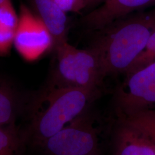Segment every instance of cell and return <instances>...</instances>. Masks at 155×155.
Returning <instances> with one entry per match:
<instances>
[{
  "mask_svg": "<svg viewBox=\"0 0 155 155\" xmlns=\"http://www.w3.org/2000/svg\"><path fill=\"white\" fill-rule=\"evenodd\" d=\"M154 107H155V85L149 89L142 96L134 106L133 110L129 114L140 111L150 109Z\"/></svg>",
  "mask_w": 155,
  "mask_h": 155,
  "instance_id": "cell-15",
  "label": "cell"
},
{
  "mask_svg": "<svg viewBox=\"0 0 155 155\" xmlns=\"http://www.w3.org/2000/svg\"><path fill=\"white\" fill-rule=\"evenodd\" d=\"M112 152L113 155H155L149 139L119 118L113 133Z\"/></svg>",
  "mask_w": 155,
  "mask_h": 155,
  "instance_id": "cell-8",
  "label": "cell"
},
{
  "mask_svg": "<svg viewBox=\"0 0 155 155\" xmlns=\"http://www.w3.org/2000/svg\"><path fill=\"white\" fill-rule=\"evenodd\" d=\"M105 0H84L87 7H91L103 3Z\"/></svg>",
  "mask_w": 155,
  "mask_h": 155,
  "instance_id": "cell-17",
  "label": "cell"
},
{
  "mask_svg": "<svg viewBox=\"0 0 155 155\" xmlns=\"http://www.w3.org/2000/svg\"><path fill=\"white\" fill-rule=\"evenodd\" d=\"M25 139L13 124L0 125V155H21Z\"/></svg>",
  "mask_w": 155,
  "mask_h": 155,
  "instance_id": "cell-12",
  "label": "cell"
},
{
  "mask_svg": "<svg viewBox=\"0 0 155 155\" xmlns=\"http://www.w3.org/2000/svg\"><path fill=\"white\" fill-rule=\"evenodd\" d=\"M125 76L114 94V103L118 117L130 114L138 101L155 86V61Z\"/></svg>",
  "mask_w": 155,
  "mask_h": 155,
  "instance_id": "cell-6",
  "label": "cell"
},
{
  "mask_svg": "<svg viewBox=\"0 0 155 155\" xmlns=\"http://www.w3.org/2000/svg\"><path fill=\"white\" fill-rule=\"evenodd\" d=\"M13 45L26 61L38 60L51 48L54 41L50 33L36 13L21 4Z\"/></svg>",
  "mask_w": 155,
  "mask_h": 155,
  "instance_id": "cell-5",
  "label": "cell"
},
{
  "mask_svg": "<svg viewBox=\"0 0 155 155\" xmlns=\"http://www.w3.org/2000/svg\"><path fill=\"white\" fill-rule=\"evenodd\" d=\"M155 29V6L124 17L96 31L97 51L106 76L125 74L146 47Z\"/></svg>",
  "mask_w": 155,
  "mask_h": 155,
  "instance_id": "cell-1",
  "label": "cell"
},
{
  "mask_svg": "<svg viewBox=\"0 0 155 155\" xmlns=\"http://www.w3.org/2000/svg\"><path fill=\"white\" fill-rule=\"evenodd\" d=\"M20 109L18 95L8 83L0 81V125L13 124Z\"/></svg>",
  "mask_w": 155,
  "mask_h": 155,
  "instance_id": "cell-11",
  "label": "cell"
},
{
  "mask_svg": "<svg viewBox=\"0 0 155 155\" xmlns=\"http://www.w3.org/2000/svg\"><path fill=\"white\" fill-rule=\"evenodd\" d=\"M8 1H9V0H0V5L5 4L6 2H8Z\"/></svg>",
  "mask_w": 155,
  "mask_h": 155,
  "instance_id": "cell-18",
  "label": "cell"
},
{
  "mask_svg": "<svg viewBox=\"0 0 155 155\" xmlns=\"http://www.w3.org/2000/svg\"><path fill=\"white\" fill-rule=\"evenodd\" d=\"M155 61V29L152 33L145 48L125 75L130 74Z\"/></svg>",
  "mask_w": 155,
  "mask_h": 155,
  "instance_id": "cell-14",
  "label": "cell"
},
{
  "mask_svg": "<svg viewBox=\"0 0 155 155\" xmlns=\"http://www.w3.org/2000/svg\"><path fill=\"white\" fill-rule=\"evenodd\" d=\"M37 15L48 31L54 41V48L67 41L68 31L66 13L53 0H34Z\"/></svg>",
  "mask_w": 155,
  "mask_h": 155,
  "instance_id": "cell-9",
  "label": "cell"
},
{
  "mask_svg": "<svg viewBox=\"0 0 155 155\" xmlns=\"http://www.w3.org/2000/svg\"><path fill=\"white\" fill-rule=\"evenodd\" d=\"M18 22L11 0L0 5V56L7 55L13 45Z\"/></svg>",
  "mask_w": 155,
  "mask_h": 155,
  "instance_id": "cell-10",
  "label": "cell"
},
{
  "mask_svg": "<svg viewBox=\"0 0 155 155\" xmlns=\"http://www.w3.org/2000/svg\"><path fill=\"white\" fill-rule=\"evenodd\" d=\"M101 95L100 90L47 86L33 102L28 137L40 147L45 140L90 109Z\"/></svg>",
  "mask_w": 155,
  "mask_h": 155,
  "instance_id": "cell-2",
  "label": "cell"
},
{
  "mask_svg": "<svg viewBox=\"0 0 155 155\" xmlns=\"http://www.w3.org/2000/svg\"><path fill=\"white\" fill-rule=\"evenodd\" d=\"M54 48L56 61L48 86L101 91L106 76L97 50L78 49L68 41Z\"/></svg>",
  "mask_w": 155,
  "mask_h": 155,
  "instance_id": "cell-3",
  "label": "cell"
},
{
  "mask_svg": "<svg viewBox=\"0 0 155 155\" xmlns=\"http://www.w3.org/2000/svg\"><path fill=\"white\" fill-rule=\"evenodd\" d=\"M155 6V0H105L100 6L82 17L81 22L87 29L97 31L136 11Z\"/></svg>",
  "mask_w": 155,
  "mask_h": 155,
  "instance_id": "cell-7",
  "label": "cell"
},
{
  "mask_svg": "<svg viewBox=\"0 0 155 155\" xmlns=\"http://www.w3.org/2000/svg\"><path fill=\"white\" fill-rule=\"evenodd\" d=\"M45 155H100L99 131L91 109L40 147Z\"/></svg>",
  "mask_w": 155,
  "mask_h": 155,
  "instance_id": "cell-4",
  "label": "cell"
},
{
  "mask_svg": "<svg viewBox=\"0 0 155 155\" xmlns=\"http://www.w3.org/2000/svg\"><path fill=\"white\" fill-rule=\"evenodd\" d=\"M66 13H79L87 8L84 0H53Z\"/></svg>",
  "mask_w": 155,
  "mask_h": 155,
  "instance_id": "cell-16",
  "label": "cell"
},
{
  "mask_svg": "<svg viewBox=\"0 0 155 155\" xmlns=\"http://www.w3.org/2000/svg\"><path fill=\"white\" fill-rule=\"evenodd\" d=\"M137 128L149 139L155 151V110L140 111L125 116L118 117Z\"/></svg>",
  "mask_w": 155,
  "mask_h": 155,
  "instance_id": "cell-13",
  "label": "cell"
}]
</instances>
